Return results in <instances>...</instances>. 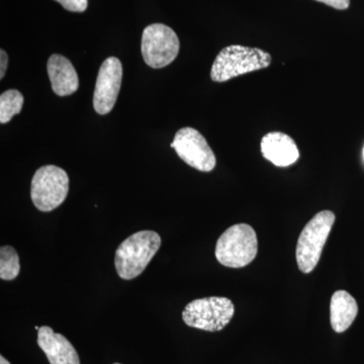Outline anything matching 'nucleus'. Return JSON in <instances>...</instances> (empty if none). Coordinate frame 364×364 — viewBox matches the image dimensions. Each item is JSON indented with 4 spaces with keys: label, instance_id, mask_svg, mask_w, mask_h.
I'll return each mask as SVG.
<instances>
[{
    "label": "nucleus",
    "instance_id": "nucleus-4",
    "mask_svg": "<svg viewBox=\"0 0 364 364\" xmlns=\"http://www.w3.org/2000/svg\"><path fill=\"white\" fill-rule=\"evenodd\" d=\"M334 223V213L322 210L314 215L304 228L296 249V262L301 272H312L317 267Z\"/></svg>",
    "mask_w": 364,
    "mask_h": 364
},
{
    "label": "nucleus",
    "instance_id": "nucleus-5",
    "mask_svg": "<svg viewBox=\"0 0 364 364\" xmlns=\"http://www.w3.org/2000/svg\"><path fill=\"white\" fill-rule=\"evenodd\" d=\"M235 313L231 299L221 296H210L195 299L184 308L182 318L189 327L208 332L224 329Z\"/></svg>",
    "mask_w": 364,
    "mask_h": 364
},
{
    "label": "nucleus",
    "instance_id": "nucleus-11",
    "mask_svg": "<svg viewBox=\"0 0 364 364\" xmlns=\"http://www.w3.org/2000/svg\"><path fill=\"white\" fill-rule=\"evenodd\" d=\"M263 157L275 166L287 167L299 159V152L296 142L287 134L272 132L261 140Z\"/></svg>",
    "mask_w": 364,
    "mask_h": 364
},
{
    "label": "nucleus",
    "instance_id": "nucleus-17",
    "mask_svg": "<svg viewBox=\"0 0 364 364\" xmlns=\"http://www.w3.org/2000/svg\"><path fill=\"white\" fill-rule=\"evenodd\" d=\"M316 1L322 2L326 6H329L335 9H339V11H344L349 7L350 4V0H316Z\"/></svg>",
    "mask_w": 364,
    "mask_h": 364
},
{
    "label": "nucleus",
    "instance_id": "nucleus-16",
    "mask_svg": "<svg viewBox=\"0 0 364 364\" xmlns=\"http://www.w3.org/2000/svg\"><path fill=\"white\" fill-rule=\"evenodd\" d=\"M64 9L73 13H83L87 9V0H55Z\"/></svg>",
    "mask_w": 364,
    "mask_h": 364
},
{
    "label": "nucleus",
    "instance_id": "nucleus-15",
    "mask_svg": "<svg viewBox=\"0 0 364 364\" xmlns=\"http://www.w3.org/2000/svg\"><path fill=\"white\" fill-rule=\"evenodd\" d=\"M21 272L20 257L13 246L0 248V279L14 280Z\"/></svg>",
    "mask_w": 364,
    "mask_h": 364
},
{
    "label": "nucleus",
    "instance_id": "nucleus-2",
    "mask_svg": "<svg viewBox=\"0 0 364 364\" xmlns=\"http://www.w3.org/2000/svg\"><path fill=\"white\" fill-rule=\"evenodd\" d=\"M272 60V55L259 48L228 46L215 57L210 78L215 82H226L244 74L267 68Z\"/></svg>",
    "mask_w": 364,
    "mask_h": 364
},
{
    "label": "nucleus",
    "instance_id": "nucleus-9",
    "mask_svg": "<svg viewBox=\"0 0 364 364\" xmlns=\"http://www.w3.org/2000/svg\"><path fill=\"white\" fill-rule=\"evenodd\" d=\"M123 79V66L117 57L105 59L98 72L93 95V107L100 114H107L114 109Z\"/></svg>",
    "mask_w": 364,
    "mask_h": 364
},
{
    "label": "nucleus",
    "instance_id": "nucleus-14",
    "mask_svg": "<svg viewBox=\"0 0 364 364\" xmlns=\"http://www.w3.org/2000/svg\"><path fill=\"white\" fill-rule=\"evenodd\" d=\"M23 97L18 90H11L0 95V123L6 124L23 109Z\"/></svg>",
    "mask_w": 364,
    "mask_h": 364
},
{
    "label": "nucleus",
    "instance_id": "nucleus-7",
    "mask_svg": "<svg viewBox=\"0 0 364 364\" xmlns=\"http://www.w3.org/2000/svg\"><path fill=\"white\" fill-rule=\"evenodd\" d=\"M178 37L168 26L153 23L144 30L141 52L144 61L152 68L168 66L179 53Z\"/></svg>",
    "mask_w": 364,
    "mask_h": 364
},
{
    "label": "nucleus",
    "instance_id": "nucleus-10",
    "mask_svg": "<svg viewBox=\"0 0 364 364\" xmlns=\"http://www.w3.org/2000/svg\"><path fill=\"white\" fill-rule=\"evenodd\" d=\"M38 345L47 355L50 364H80L77 351L71 342L48 326L38 330Z\"/></svg>",
    "mask_w": 364,
    "mask_h": 364
},
{
    "label": "nucleus",
    "instance_id": "nucleus-13",
    "mask_svg": "<svg viewBox=\"0 0 364 364\" xmlns=\"http://www.w3.org/2000/svg\"><path fill=\"white\" fill-rule=\"evenodd\" d=\"M358 306L355 299L345 291H335L330 303V321L333 330L343 333L355 320Z\"/></svg>",
    "mask_w": 364,
    "mask_h": 364
},
{
    "label": "nucleus",
    "instance_id": "nucleus-8",
    "mask_svg": "<svg viewBox=\"0 0 364 364\" xmlns=\"http://www.w3.org/2000/svg\"><path fill=\"white\" fill-rule=\"evenodd\" d=\"M171 147L176 151L182 161L198 171H212L217 165L215 153L205 136L191 127L177 132Z\"/></svg>",
    "mask_w": 364,
    "mask_h": 364
},
{
    "label": "nucleus",
    "instance_id": "nucleus-21",
    "mask_svg": "<svg viewBox=\"0 0 364 364\" xmlns=\"http://www.w3.org/2000/svg\"><path fill=\"white\" fill-rule=\"evenodd\" d=\"M114 364H119V363H114Z\"/></svg>",
    "mask_w": 364,
    "mask_h": 364
},
{
    "label": "nucleus",
    "instance_id": "nucleus-18",
    "mask_svg": "<svg viewBox=\"0 0 364 364\" xmlns=\"http://www.w3.org/2000/svg\"><path fill=\"white\" fill-rule=\"evenodd\" d=\"M0 78H4L6 75V71L7 69V64H9V56H7L6 52L4 50L0 51Z\"/></svg>",
    "mask_w": 364,
    "mask_h": 364
},
{
    "label": "nucleus",
    "instance_id": "nucleus-3",
    "mask_svg": "<svg viewBox=\"0 0 364 364\" xmlns=\"http://www.w3.org/2000/svg\"><path fill=\"white\" fill-rule=\"evenodd\" d=\"M258 252L257 235L247 224L228 228L218 239L215 258L226 267L242 268L250 264Z\"/></svg>",
    "mask_w": 364,
    "mask_h": 364
},
{
    "label": "nucleus",
    "instance_id": "nucleus-6",
    "mask_svg": "<svg viewBox=\"0 0 364 364\" xmlns=\"http://www.w3.org/2000/svg\"><path fill=\"white\" fill-rule=\"evenodd\" d=\"M69 177L65 170L46 165L36 171L31 183V198L41 212H51L66 200Z\"/></svg>",
    "mask_w": 364,
    "mask_h": 364
},
{
    "label": "nucleus",
    "instance_id": "nucleus-20",
    "mask_svg": "<svg viewBox=\"0 0 364 364\" xmlns=\"http://www.w3.org/2000/svg\"><path fill=\"white\" fill-rule=\"evenodd\" d=\"M363 158H364V148H363Z\"/></svg>",
    "mask_w": 364,
    "mask_h": 364
},
{
    "label": "nucleus",
    "instance_id": "nucleus-19",
    "mask_svg": "<svg viewBox=\"0 0 364 364\" xmlns=\"http://www.w3.org/2000/svg\"><path fill=\"white\" fill-rule=\"evenodd\" d=\"M0 364H11V363H9V361H7L6 359L4 358V356H0Z\"/></svg>",
    "mask_w": 364,
    "mask_h": 364
},
{
    "label": "nucleus",
    "instance_id": "nucleus-1",
    "mask_svg": "<svg viewBox=\"0 0 364 364\" xmlns=\"http://www.w3.org/2000/svg\"><path fill=\"white\" fill-rule=\"evenodd\" d=\"M161 246V237L154 231L131 235L117 247L114 265L121 279H136L146 269Z\"/></svg>",
    "mask_w": 364,
    "mask_h": 364
},
{
    "label": "nucleus",
    "instance_id": "nucleus-12",
    "mask_svg": "<svg viewBox=\"0 0 364 364\" xmlns=\"http://www.w3.org/2000/svg\"><path fill=\"white\" fill-rule=\"evenodd\" d=\"M47 71L52 90L59 97L73 95L78 90L77 72L71 62L62 55L54 54L50 57Z\"/></svg>",
    "mask_w": 364,
    "mask_h": 364
}]
</instances>
